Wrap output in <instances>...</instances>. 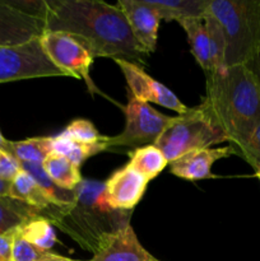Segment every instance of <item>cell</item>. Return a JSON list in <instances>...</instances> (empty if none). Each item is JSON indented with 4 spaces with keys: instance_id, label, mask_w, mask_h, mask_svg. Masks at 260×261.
<instances>
[{
    "instance_id": "18",
    "label": "cell",
    "mask_w": 260,
    "mask_h": 261,
    "mask_svg": "<svg viewBox=\"0 0 260 261\" xmlns=\"http://www.w3.org/2000/svg\"><path fill=\"white\" fill-rule=\"evenodd\" d=\"M42 167L48 177L58 186L65 190H75L76 186L82 182L81 170L75 163L69 158L58 153H51L43 161Z\"/></svg>"
},
{
    "instance_id": "23",
    "label": "cell",
    "mask_w": 260,
    "mask_h": 261,
    "mask_svg": "<svg viewBox=\"0 0 260 261\" xmlns=\"http://www.w3.org/2000/svg\"><path fill=\"white\" fill-rule=\"evenodd\" d=\"M41 216L37 209L19 200L3 196L0 198V233L18 228L30 219Z\"/></svg>"
},
{
    "instance_id": "30",
    "label": "cell",
    "mask_w": 260,
    "mask_h": 261,
    "mask_svg": "<svg viewBox=\"0 0 260 261\" xmlns=\"http://www.w3.org/2000/svg\"><path fill=\"white\" fill-rule=\"evenodd\" d=\"M17 228L0 233V261H13V240Z\"/></svg>"
},
{
    "instance_id": "3",
    "label": "cell",
    "mask_w": 260,
    "mask_h": 261,
    "mask_svg": "<svg viewBox=\"0 0 260 261\" xmlns=\"http://www.w3.org/2000/svg\"><path fill=\"white\" fill-rule=\"evenodd\" d=\"M103 190L105 184L82 180L73 205L58 208L48 218L79 246L92 252L102 237L129 223L127 212L115 211L105 203Z\"/></svg>"
},
{
    "instance_id": "25",
    "label": "cell",
    "mask_w": 260,
    "mask_h": 261,
    "mask_svg": "<svg viewBox=\"0 0 260 261\" xmlns=\"http://www.w3.org/2000/svg\"><path fill=\"white\" fill-rule=\"evenodd\" d=\"M205 23L206 32L209 36V47H211L212 71H222L227 68L226 65V41L218 20L208 12L203 17ZM211 71V73H212ZM209 74V73H208Z\"/></svg>"
},
{
    "instance_id": "12",
    "label": "cell",
    "mask_w": 260,
    "mask_h": 261,
    "mask_svg": "<svg viewBox=\"0 0 260 261\" xmlns=\"http://www.w3.org/2000/svg\"><path fill=\"white\" fill-rule=\"evenodd\" d=\"M45 20L15 9L0 0V46L22 45L45 32Z\"/></svg>"
},
{
    "instance_id": "16",
    "label": "cell",
    "mask_w": 260,
    "mask_h": 261,
    "mask_svg": "<svg viewBox=\"0 0 260 261\" xmlns=\"http://www.w3.org/2000/svg\"><path fill=\"white\" fill-rule=\"evenodd\" d=\"M157 10L161 20L181 22L189 18H203L209 0H145Z\"/></svg>"
},
{
    "instance_id": "28",
    "label": "cell",
    "mask_w": 260,
    "mask_h": 261,
    "mask_svg": "<svg viewBox=\"0 0 260 261\" xmlns=\"http://www.w3.org/2000/svg\"><path fill=\"white\" fill-rule=\"evenodd\" d=\"M250 166L260 163V125L254 130L246 144L236 150Z\"/></svg>"
},
{
    "instance_id": "4",
    "label": "cell",
    "mask_w": 260,
    "mask_h": 261,
    "mask_svg": "<svg viewBox=\"0 0 260 261\" xmlns=\"http://www.w3.org/2000/svg\"><path fill=\"white\" fill-rule=\"evenodd\" d=\"M226 41V65H249L260 40V0H209Z\"/></svg>"
},
{
    "instance_id": "1",
    "label": "cell",
    "mask_w": 260,
    "mask_h": 261,
    "mask_svg": "<svg viewBox=\"0 0 260 261\" xmlns=\"http://www.w3.org/2000/svg\"><path fill=\"white\" fill-rule=\"evenodd\" d=\"M46 31L75 38L93 58L143 61L148 55L138 43L116 4L99 0H46Z\"/></svg>"
},
{
    "instance_id": "10",
    "label": "cell",
    "mask_w": 260,
    "mask_h": 261,
    "mask_svg": "<svg viewBox=\"0 0 260 261\" xmlns=\"http://www.w3.org/2000/svg\"><path fill=\"white\" fill-rule=\"evenodd\" d=\"M88 261H160L148 252L138 240L130 223L107 233L93 251Z\"/></svg>"
},
{
    "instance_id": "5",
    "label": "cell",
    "mask_w": 260,
    "mask_h": 261,
    "mask_svg": "<svg viewBox=\"0 0 260 261\" xmlns=\"http://www.w3.org/2000/svg\"><path fill=\"white\" fill-rule=\"evenodd\" d=\"M223 142H228L226 134L200 103L173 117L154 145L171 163L186 153Z\"/></svg>"
},
{
    "instance_id": "22",
    "label": "cell",
    "mask_w": 260,
    "mask_h": 261,
    "mask_svg": "<svg viewBox=\"0 0 260 261\" xmlns=\"http://www.w3.org/2000/svg\"><path fill=\"white\" fill-rule=\"evenodd\" d=\"M127 165L140 175L144 176L148 181H150L165 170L168 162L163 153L155 145H147V147L132 150L129 153Z\"/></svg>"
},
{
    "instance_id": "32",
    "label": "cell",
    "mask_w": 260,
    "mask_h": 261,
    "mask_svg": "<svg viewBox=\"0 0 260 261\" xmlns=\"http://www.w3.org/2000/svg\"><path fill=\"white\" fill-rule=\"evenodd\" d=\"M10 191V181L0 178V198L3 196H9Z\"/></svg>"
},
{
    "instance_id": "20",
    "label": "cell",
    "mask_w": 260,
    "mask_h": 261,
    "mask_svg": "<svg viewBox=\"0 0 260 261\" xmlns=\"http://www.w3.org/2000/svg\"><path fill=\"white\" fill-rule=\"evenodd\" d=\"M107 138L106 140L99 143H81L61 133L56 137H53V152L69 158L71 162L81 167L87 158L107 149Z\"/></svg>"
},
{
    "instance_id": "13",
    "label": "cell",
    "mask_w": 260,
    "mask_h": 261,
    "mask_svg": "<svg viewBox=\"0 0 260 261\" xmlns=\"http://www.w3.org/2000/svg\"><path fill=\"white\" fill-rule=\"evenodd\" d=\"M116 5L124 13L138 43L147 54L153 53L157 46L161 23L157 10L145 0H119Z\"/></svg>"
},
{
    "instance_id": "33",
    "label": "cell",
    "mask_w": 260,
    "mask_h": 261,
    "mask_svg": "<svg viewBox=\"0 0 260 261\" xmlns=\"http://www.w3.org/2000/svg\"><path fill=\"white\" fill-rule=\"evenodd\" d=\"M8 143H9V140H8V139H5V138L3 137L2 132H0V148H2V149H4L5 152H7Z\"/></svg>"
},
{
    "instance_id": "34",
    "label": "cell",
    "mask_w": 260,
    "mask_h": 261,
    "mask_svg": "<svg viewBox=\"0 0 260 261\" xmlns=\"http://www.w3.org/2000/svg\"><path fill=\"white\" fill-rule=\"evenodd\" d=\"M47 261H79V260H71V259H69V257H64V256H60V255H55L53 259H50Z\"/></svg>"
},
{
    "instance_id": "9",
    "label": "cell",
    "mask_w": 260,
    "mask_h": 261,
    "mask_svg": "<svg viewBox=\"0 0 260 261\" xmlns=\"http://www.w3.org/2000/svg\"><path fill=\"white\" fill-rule=\"evenodd\" d=\"M115 63L124 74L130 92H132V96L134 98L145 102V103L153 102V103L161 105L166 109L177 112L178 115L185 114L189 110V107H186L171 89L148 75L139 65L134 64L133 61L122 60V59L115 60Z\"/></svg>"
},
{
    "instance_id": "31",
    "label": "cell",
    "mask_w": 260,
    "mask_h": 261,
    "mask_svg": "<svg viewBox=\"0 0 260 261\" xmlns=\"http://www.w3.org/2000/svg\"><path fill=\"white\" fill-rule=\"evenodd\" d=\"M247 66L251 69V71L254 73L255 78H256L257 84H259V87H260V40H259V45H257V47H256V51H255L254 58H252V60L250 61V64Z\"/></svg>"
},
{
    "instance_id": "2",
    "label": "cell",
    "mask_w": 260,
    "mask_h": 261,
    "mask_svg": "<svg viewBox=\"0 0 260 261\" xmlns=\"http://www.w3.org/2000/svg\"><path fill=\"white\" fill-rule=\"evenodd\" d=\"M206 75L201 103L235 149L244 147L260 125V87L247 65L227 66ZM237 154V153H236Z\"/></svg>"
},
{
    "instance_id": "11",
    "label": "cell",
    "mask_w": 260,
    "mask_h": 261,
    "mask_svg": "<svg viewBox=\"0 0 260 261\" xmlns=\"http://www.w3.org/2000/svg\"><path fill=\"white\" fill-rule=\"evenodd\" d=\"M148 182L144 176L126 165L105 182V203L115 211H132L142 200Z\"/></svg>"
},
{
    "instance_id": "26",
    "label": "cell",
    "mask_w": 260,
    "mask_h": 261,
    "mask_svg": "<svg viewBox=\"0 0 260 261\" xmlns=\"http://www.w3.org/2000/svg\"><path fill=\"white\" fill-rule=\"evenodd\" d=\"M19 228V227H18ZM17 228L13 240V261H47L53 259L56 254L43 251L35 245L28 242Z\"/></svg>"
},
{
    "instance_id": "15",
    "label": "cell",
    "mask_w": 260,
    "mask_h": 261,
    "mask_svg": "<svg viewBox=\"0 0 260 261\" xmlns=\"http://www.w3.org/2000/svg\"><path fill=\"white\" fill-rule=\"evenodd\" d=\"M9 196L37 209L41 216L47 219L58 209V206L54 205L50 199L46 196L35 178L24 170H20L17 176L10 181Z\"/></svg>"
},
{
    "instance_id": "27",
    "label": "cell",
    "mask_w": 260,
    "mask_h": 261,
    "mask_svg": "<svg viewBox=\"0 0 260 261\" xmlns=\"http://www.w3.org/2000/svg\"><path fill=\"white\" fill-rule=\"evenodd\" d=\"M61 133L81 143H99L106 140L107 138L99 134L94 125L86 119L73 120Z\"/></svg>"
},
{
    "instance_id": "14",
    "label": "cell",
    "mask_w": 260,
    "mask_h": 261,
    "mask_svg": "<svg viewBox=\"0 0 260 261\" xmlns=\"http://www.w3.org/2000/svg\"><path fill=\"white\" fill-rule=\"evenodd\" d=\"M236 154L233 145L222 148H205V149L193 150L181 155L170 163V171L172 175L184 180H203L212 177V166L222 158Z\"/></svg>"
},
{
    "instance_id": "21",
    "label": "cell",
    "mask_w": 260,
    "mask_h": 261,
    "mask_svg": "<svg viewBox=\"0 0 260 261\" xmlns=\"http://www.w3.org/2000/svg\"><path fill=\"white\" fill-rule=\"evenodd\" d=\"M20 167L35 178L36 182L42 189L43 193L46 194V196L50 199L54 205L58 208H66V206L73 205L75 201V190H65L56 185L45 172L42 165L40 163H20Z\"/></svg>"
},
{
    "instance_id": "8",
    "label": "cell",
    "mask_w": 260,
    "mask_h": 261,
    "mask_svg": "<svg viewBox=\"0 0 260 261\" xmlns=\"http://www.w3.org/2000/svg\"><path fill=\"white\" fill-rule=\"evenodd\" d=\"M46 55L68 76L86 82L91 92H98L89 75V69L93 64V56L71 36L64 32L45 31L40 37Z\"/></svg>"
},
{
    "instance_id": "19",
    "label": "cell",
    "mask_w": 260,
    "mask_h": 261,
    "mask_svg": "<svg viewBox=\"0 0 260 261\" xmlns=\"http://www.w3.org/2000/svg\"><path fill=\"white\" fill-rule=\"evenodd\" d=\"M7 152L19 163H40L42 165L53 152V137H36L19 142L8 143Z\"/></svg>"
},
{
    "instance_id": "17",
    "label": "cell",
    "mask_w": 260,
    "mask_h": 261,
    "mask_svg": "<svg viewBox=\"0 0 260 261\" xmlns=\"http://www.w3.org/2000/svg\"><path fill=\"white\" fill-rule=\"evenodd\" d=\"M178 23L186 32L191 54L195 58L196 63L205 71V74L211 73V47H209V36L204 19L203 18H189Z\"/></svg>"
},
{
    "instance_id": "6",
    "label": "cell",
    "mask_w": 260,
    "mask_h": 261,
    "mask_svg": "<svg viewBox=\"0 0 260 261\" xmlns=\"http://www.w3.org/2000/svg\"><path fill=\"white\" fill-rule=\"evenodd\" d=\"M125 112V127L120 134L107 138L109 148H138L154 145L166 127L172 121V116H167L145 102L134 97H129Z\"/></svg>"
},
{
    "instance_id": "7",
    "label": "cell",
    "mask_w": 260,
    "mask_h": 261,
    "mask_svg": "<svg viewBox=\"0 0 260 261\" xmlns=\"http://www.w3.org/2000/svg\"><path fill=\"white\" fill-rule=\"evenodd\" d=\"M45 76H68V74L46 55L40 38L22 45L0 46V83Z\"/></svg>"
},
{
    "instance_id": "29",
    "label": "cell",
    "mask_w": 260,
    "mask_h": 261,
    "mask_svg": "<svg viewBox=\"0 0 260 261\" xmlns=\"http://www.w3.org/2000/svg\"><path fill=\"white\" fill-rule=\"evenodd\" d=\"M20 170V163L10 153L0 148V178L12 181Z\"/></svg>"
},
{
    "instance_id": "35",
    "label": "cell",
    "mask_w": 260,
    "mask_h": 261,
    "mask_svg": "<svg viewBox=\"0 0 260 261\" xmlns=\"http://www.w3.org/2000/svg\"><path fill=\"white\" fill-rule=\"evenodd\" d=\"M251 167L254 168L255 175H256V177L259 178V181H260V163H255V165H252Z\"/></svg>"
},
{
    "instance_id": "24",
    "label": "cell",
    "mask_w": 260,
    "mask_h": 261,
    "mask_svg": "<svg viewBox=\"0 0 260 261\" xmlns=\"http://www.w3.org/2000/svg\"><path fill=\"white\" fill-rule=\"evenodd\" d=\"M19 233L43 251H50L56 242V234L53 223L42 216L35 217L19 227Z\"/></svg>"
}]
</instances>
